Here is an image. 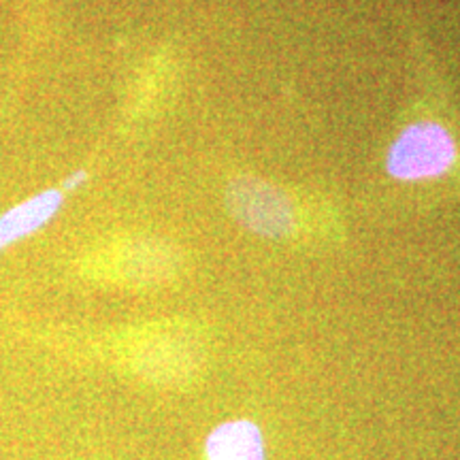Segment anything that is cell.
<instances>
[{
  "mask_svg": "<svg viewBox=\"0 0 460 460\" xmlns=\"http://www.w3.org/2000/svg\"><path fill=\"white\" fill-rule=\"evenodd\" d=\"M264 437L250 420H228L205 441L207 460H264Z\"/></svg>",
  "mask_w": 460,
  "mask_h": 460,
  "instance_id": "277c9868",
  "label": "cell"
},
{
  "mask_svg": "<svg viewBox=\"0 0 460 460\" xmlns=\"http://www.w3.org/2000/svg\"><path fill=\"white\" fill-rule=\"evenodd\" d=\"M85 181H88V171H84V169L75 171L65 180V190H62V192H73V190L82 188Z\"/></svg>",
  "mask_w": 460,
  "mask_h": 460,
  "instance_id": "5b68a950",
  "label": "cell"
},
{
  "mask_svg": "<svg viewBox=\"0 0 460 460\" xmlns=\"http://www.w3.org/2000/svg\"><path fill=\"white\" fill-rule=\"evenodd\" d=\"M65 205V192L58 188L28 197L0 214V252L37 234L58 216Z\"/></svg>",
  "mask_w": 460,
  "mask_h": 460,
  "instance_id": "3957f363",
  "label": "cell"
},
{
  "mask_svg": "<svg viewBox=\"0 0 460 460\" xmlns=\"http://www.w3.org/2000/svg\"><path fill=\"white\" fill-rule=\"evenodd\" d=\"M456 139L444 124L422 119L401 130L386 156V171L396 181H429L456 164Z\"/></svg>",
  "mask_w": 460,
  "mask_h": 460,
  "instance_id": "6da1fadb",
  "label": "cell"
},
{
  "mask_svg": "<svg viewBox=\"0 0 460 460\" xmlns=\"http://www.w3.org/2000/svg\"><path fill=\"white\" fill-rule=\"evenodd\" d=\"M226 205L234 220L261 237L279 239L295 230V205L269 181L234 180L226 190Z\"/></svg>",
  "mask_w": 460,
  "mask_h": 460,
  "instance_id": "7a4b0ae2",
  "label": "cell"
}]
</instances>
